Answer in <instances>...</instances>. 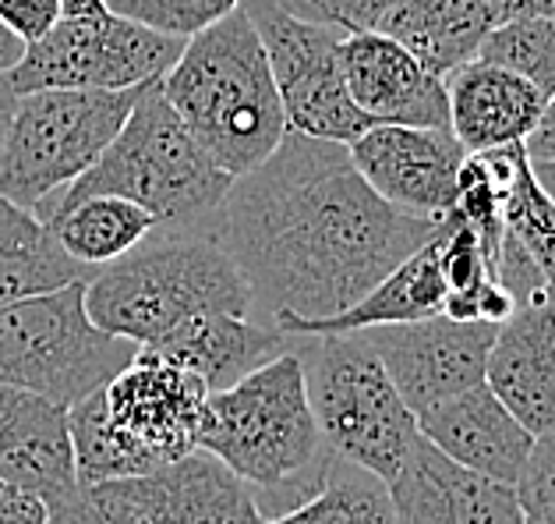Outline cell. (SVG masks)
<instances>
[{
    "label": "cell",
    "mask_w": 555,
    "mask_h": 524,
    "mask_svg": "<svg viewBox=\"0 0 555 524\" xmlns=\"http://www.w3.org/2000/svg\"><path fill=\"white\" fill-rule=\"evenodd\" d=\"M212 227L251 291V312L273 327L344 312L439 231L383 203L347 145L297 131L234 178Z\"/></svg>",
    "instance_id": "cell-1"
},
{
    "label": "cell",
    "mask_w": 555,
    "mask_h": 524,
    "mask_svg": "<svg viewBox=\"0 0 555 524\" xmlns=\"http://www.w3.org/2000/svg\"><path fill=\"white\" fill-rule=\"evenodd\" d=\"M198 450L212 453L245 482L262 517L305 503L326 482L336 453L311 414L294 347L206 397Z\"/></svg>",
    "instance_id": "cell-2"
},
{
    "label": "cell",
    "mask_w": 555,
    "mask_h": 524,
    "mask_svg": "<svg viewBox=\"0 0 555 524\" xmlns=\"http://www.w3.org/2000/svg\"><path fill=\"white\" fill-rule=\"evenodd\" d=\"M159 89L230 178L259 167L291 131L262 39L241 8L188 39Z\"/></svg>",
    "instance_id": "cell-3"
},
{
    "label": "cell",
    "mask_w": 555,
    "mask_h": 524,
    "mask_svg": "<svg viewBox=\"0 0 555 524\" xmlns=\"http://www.w3.org/2000/svg\"><path fill=\"white\" fill-rule=\"evenodd\" d=\"M206 397L198 375L134 352L111 383L67 408L78 482L142 478L198 450Z\"/></svg>",
    "instance_id": "cell-4"
},
{
    "label": "cell",
    "mask_w": 555,
    "mask_h": 524,
    "mask_svg": "<svg viewBox=\"0 0 555 524\" xmlns=\"http://www.w3.org/2000/svg\"><path fill=\"white\" fill-rule=\"evenodd\" d=\"M86 312L103 333L145 347L195 316L251 319V291L212 234L145 238L86 280Z\"/></svg>",
    "instance_id": "cell-5"
},
{
    "label": "cell",
    "mask_w": 555,
    "mask_h": 524,
    "mask_svg": "<svg viewBox=\"0 0 555 524\" xmlns=\"http://www.w3.org/2000/svg\"><path fill=\"white\" fill-rule=\"evenodd\" d=\"M230 184L234 178L212 164L153 78L96 167L64 188L53 209L89 195H117L142 206L156 227L184 231L216 220Z\"/></svg>",
    "instance_id": "cell-6"
},
{
    "label": "cell",
    "mask_w": 555,
    "mask_h": 524,
    "mask_svg": "<svg viewBox=\"0 0 555 524\" xmlns=\"http://www.w3.org/2000/svg\"><path fill=\"white\" fill-rule=\"evenodd\" d=\"M145 86L39 89L18 97L0 156V195L47 223L64 188L96 167L117 139Z\"/></svg>",
    "instance_id": "cell-7"
},
{
    "label": "cell",
    "mask_w": 555,
    "mask_h": 524,
    "mask_svg": "<svg viewBox=\"0 0 555 524\" xmlns=\"http://www.w3.org/2000/svg\"><path fill=\"white\" fill-rule=\"evenodd\" d=\"M308 405L326 447L347 464H358L386 486L400 472L417 439V419L403 405L386 366L361 333L297 337Z\"/></svg>",
    "instance_id": "cell-8"
},
{
    "label": "cell",
    "mask_w": 555,
    "mask_h": 524,
    "mask_svg": "<svg viewBox=\"0 0 555 524\" xmlns=\"http://www.w3.org/2000/svg\"><path fill=\"white\" fill-rule=\"evenodd\" d=\"M139 347L86 312V280L0 308V383L72 408L128 366Z\"/></svg>",
    "instance_id": "cell-9"
},
{
    "label": "cell",
    "mask_w": 555,
    "mask_h": 524,
    "mask_svg": "<svg viewBox=\"0 0 555 524\" xmlns=\"http://www.w3.org/2000/svg\"><path fill=\"white\" fill-rule=\"evenodd\" d=\"M241 11L262 39L291 131L350 145L372 128L344 82L340 39L347 33L297 15L287 0H245Z\"/></svg>",
    "instance_id": "cell-10"
},
{
    "label": "cell",
    "mask_w": 555,
    "mask_h": 524,
    "mask_svg": "<svg viewBox=\"0 0 555 524\" xmlns=\"http://www.w3.org/2000/svg\"><path fill=\"white\" fill-rule=\"evenodd\" d=\"M184 43L188 39L153 33L114 11L61 18L25 47L8 78L18 97L39 89H134L167 75Z\"/></svg>",
    "instance_id": "cell-11"
},
{
    "label": "cell",
    "mask_w": 555,
    "mask_h": 524,
    "mask_svg": "<svg viewBox=\"0 0 555 524\" xmlns=\"http://www.w3.org/2000/svg\"><path fill=\"white\" fill-rule=\"evenodd\" d=\"M499 322H456L450 316H431L400 327L358 330L386 366L403 405L422 419L442 400L485 383V361L495 341Z\"/></svg>",
    "instance_id": "cell-12"
},
{
    "label": "cell",
    "mask_w": 555,
    "mask_h": 524,
    "mask_svg": "<svg viewBox=\"0 0 555 524\" xmlns=\"http://www.w3.org/2000/svg\"><path fill=\"white\" fill-rule=\"evenodd\" d=\"M347 153L383 203L436 223L450 217L460 170L470 156L453 131L411 125H372Z\"/></svg>",
    "instance_id": "cell-13"
},
{
    "label": "cell",
    "mask_w": 555,
    "mask_h": 524,
    "mask_svg": "<svg viewBox=\"0 0 555 524\" xmlns=\"http://www.w3.org/2000/svg\"><path fill=\"white\" fill-rule=\"evenodd\" d=\"M340 68L350 100L372 125L450 131L446 82L397 39L383 33H347L340 39Z\"/></svg>",
    "instance_id": "cell-14"
},
{
    "label": "cell",
    "mask_w": 555,
    "mask_h": 524,
    "mask_svg": "<svg viewBox=\"0 0 555 524\" xmlns=\"http://www.w3.org/2000/svg\"><path fill=\"white\" fill-rule=\"evenodd\" d=\"M397 524H527L517 493L460 468L417 433L389 482Z\"/></svg>",
    "instance_id": "cell-15"
},
{
    "label": "cell",
    "mask_w": 555,
    "mask_h": 524,
    "mask_svg": "<svg viewBox=\"0 0 555 524\" xmlns=\"http://www.w3.org/2000/svg\"><path fill=\"white\" fill-rule=\"evenodd\" d=\"M0 482L39 496L47 510L78 486L64 405L0 383Z\"/></svg>",
    "instance_id": "cell-16"
},
{
    "label": "cell",
    "mask_w": 555,
    "mask_h": 524,
    "mask_svg": "<svg viewBox=\"0 0 555 524\" xmlns=\"http://www.w3.org/2000/svg\"><path fill=\"white\" fill-rule=\"evenodd\" d=\"M485 386L531 436L555 425V305H524L499 322Z\"/></svg>",
    "instance_id": "cell-17"
},
{
    "label": "cell",
    "mask_w": 555,
    "mask_h": 524,
    "mask_svg": "<svg viewBox=\"0 0 555 524\" xmlns=\"http://www.w3.org/2000/svg\"><path fill=\"white\" fill-rule=\"evenodd\" d=\"M417 433L460 468H470L503 486L517 482L534 443V436L513 419L485 383L425 411L417 419Z\"/></svg>",
    "instance_id": "cell-18"
},
{
    "label": "cell",
    "mask_w": 555,
    "mask_h": 524,
    "mask_svg": "<svg viewBox=\"0 0 555 524\" xmlns=\"http://www.w3.org/2000/svg\"><path fill=\"white\" fill-rule=\"evenodd\" d=\"M442 82L450 103V131L470 156L527 142L548 103L545 92H538L527 78L478 57L460 64Z\"/></svg>",
    "instance_id": "cell-19"
},
{
    "label": "cell",
    "mask_w": 555,
    "mask_h": 524,
    "mask_svg": "<svg viewBox=\"0 0 555 524\" xmlns=\"http://www.w3.org/2000/svg\"><path fill=\"white\" fill-rule=\"evenodd\" d=\"M294 337L276 327H262L241 316H195L178 330L164 333L159 341L139 347L159 361H170L202 380V386L216 394L245 380L248 372L262 369L266 361L291 352Z\"/></svg>",
    "instance_id": "cell-20"
},
{
    "label": "cell",
    "mask_w": 555,
    "mask_h": 524,
    "mask_svg": "<svg viewBox=\"0 0 555 524\" xmlns=\"http://www.w3.org/2000/svg\"><path fill=\"white\" fill-rule=\"evenodd\" d=\"M153 524H262L251 489L223 461L192 450L164 472L131 478Z\"/></svg>",
    "instance_id": "cell-21"
},
{
    "label": "cell",
    "mask_w": 555,
    "mask_h": 524,
    "mask_svg": "<svg viewBox=\"0 0 555 524\" xmlns=\"http://www.w3.org/2000/svg\"><path fill=\"white\" fill-rule=\"evenodd\" d=\"M442 227V223H439ZM446 277L439 263V231L436 238L408 255L397 270L383 277L378 284L344 312L330 319H283L276 322L287 337H319V333H358L375 327H400V322H417L442 316L446 302Z\"/></svg>",
    "instance_id": "cell-22"
},
{
    "label": "cell",
    "mask_w": 555,
    "mask_h": 524,
    "mask_svg": "<svg viewBox=\"0 0 555 524\" xmlns=\"http://www.w3.org/2000/svg\"><path fill=\"white\" fill-rule=\"evenodd\" d=\"M499 22L503 11L489 0H397L375 33L397 39L431 75L446 78L478 57L485 36Z\"/></svg>",
    "instance_id": "cell-23"
},
{
    "label": "cell",
    "mask_w": 555,
    "mask_h": 524,
    "mask_svg": "<svg viewBox=\"0 0 555 524\" xmlns=\"http://www.w3.org/2000/svg\"><path fill=\"white\" fill-rule=\"evenodd\" d=\"M92 273L96 270H86L57 245L43 220L0 195V308L78 284Z\"/></svg>",
    "instance_id": "cell-24"
},
{
    "label": "cell",
    "mask_w": 555,
    "mask_h": 524,
    "mask_svg": "<svg viewBox=\"0 0 555 524\" xmlns=\"http://www.w3.org/2000/svg\"><path fill=\"white\" fill-rule=\"evenodd\" d=\"M47 227L75 263H82L86 270H103L120 255L139 248L156 231V220L128 199L89 195L72 206H57Z\"/></svg>",
    "instance_id": "cell-25"
},
{
    "label": "cell",
    "mask_w": 555,
    "mask_h": 524,
    "mask_svg": "<svg viewBox=\"0 0 555 524\" xmlns=\"http://www.w3.org/2000/svg\"><path fill=\"white\" fill-rule=\"evenodd\" d=\"M262 524H397V510L383 478L333 457L326 482L305 503Z\"/></svg>",
    "instance_id": "cell-26"
},
{
    "label": "cell",
    "mask_w": 555,
    "mask_h": 524,
    "mask_svg": "<svg viewBox=\"0 0 555 524\" xmlns=\"http://www.w3.org/2000/svg\"><path fill=\"white\" fill-rule=\"evenodd\" d=\"M478 61L527 78L538 92H555V22L548 18H503L485 36Z\"/></svg>",
    "instance_id": "cell-27"
},
{
    "label": "cell",
    "mask_w": 555,
    "mask_h": 524,
    "mask_svg": "<svg viewBox=\"0 0 555 524\" xmlns=\"http://www.w3.org/2000/svg\"><path fill=\"white\" fill-rule=\"evenodd\" d=\"M503 231L517 238V245L531 255V263L545 277V294L555 305V203L538 184L531 164L503 195Z\"/></svg>",
    "instance_id": "cell-28"
},
{
    "label": "cell",
    "mask_w": 555,
    "mask_h": 524,
    "mask_svg": "<svg viewBox=\"0 0 555 524\" xmlns=\"http://www.w3.org/2000/svg\"><path fill=\"white\" fill-rule=\"evenodd\" d=\"M106 11L173 39H192L223 22L245 0H103Z\"/></svg>",
    "instance_id": "cell-29"
},
{
    "label": "cell",
    "mask_w": 555,
    "mask_h": 524,
    "mask_svg": "<svg viewBox=\"0 0 555 524\" xmlns=\"http://www.w3.org/2000/svg\"><path fill=\"white\" fill-rule=\"evenodd\" d=\"M50 524H153L134 496L131 478L78 482L61 503L50 507Z\"/></svg>",
    "instance_id": "cell-30"
},
{
    "label": "cell",
    "mask_w": 555,
    "mask_h": 524,
    "mask_svg": "<svg viewBox=\"0 0 555 524\" xmlns=\"http://www.w3.org/2000/svg\"><path fill=\"white\" fill-rule=\"evenodd\" d=\"M513 493L527 524H555V425L534 436Z\"/></svg>",
    "instance_id": "cell-31"
},
{
    "label": "cell",
    "mask_w": 555,
    "mask_h": 524,
    "mask_svg": "<svg viewBox=\"0 0 555 524\" xmlns=\"http://www.w3.org/2000/svg\"><path fill=\"white\" fill-rule=\"evenodd\" d=\"M305 18L336 25L340 33H375L397 0H287Z\"/></svg>",
    "instance_id": "cell-32"
},
{
    "label": "cell",
    "mask_w": 555,
    "mask_h": 524,
    "mask_svg": "<svg viewBox=\"0 0 555 524\" xmlns=\"http://www.w3.org/2000/svg\"><path fill=\"white\" fill-rule=\"evenodd\" d=\"M61 0H0V22L15 33L25 47L47 36L61 22Z\"/></svg>",
    "instance_id": "cell-33"
},
{
    "label": "cell",
    "mask_w": 555,
    "mask_h": 524,
    "mask_svg": "<svg viewBox=\"0 0 555 524\" xmlns=\"http://www.w3.org/2000/svg\"><path fill=\"white\" fill-rule=\"evenodd\" d=\"M0 524H50V510L39 496L0 482Z\"/></svg>",
    "instance_id": "cell-34"
},
{
    "label": "cell",
    "mask_w": 555,
    "mask_h": 524,
    "mask_svg": "<svg viewBox=\"0 0 555 524\" xmlns=\"http://www.w3.org/2000/svg\"><path fill=\"white\" fill-rule=\"evenodd\" d=\"M527 159L538 164V159H555V92L548 97L545 111H541V120L534 125V131L524 142Z\"/></svg>",
    "instance_id": "cell-35"
},
{
    "label": "cell",
    "mask_w": 555,
    "mask_h": 524,
    "mask_svg": "<svg viewBox=\"0 0 555 524\" xmlns=\"http://www.w3.org/2000/svg\"><path fill=\"white\" fill-rule=\"evenodd\" d=\"M15 106H18V92L11 86V78L0 72V156H4V139H8L11 117H15Z\"/></svg>",
    "instance_id": "cell-36"
},
{
    "label": "cell",
    "mask_w": 555,
    "mask_h": 524,
    "mask_svg": "<svg viewBox=\"0 0 555 524\" xmlns=\"http://www.w3.org/2000/svg\"><path fill=\"white\" fill-rule=\"evenodd\" d=\"M503 18H548V22H555V0H509Z\"/></svg>",
    "instance_id": "cell-37"
},
{
    "label": "cell",
    "mask_w": 555,
    "mask_h": 524,
    "mask_svg": "<svg viewBox=\"0 0 555 524\" xmlns=\"http://www.w3.org/2000/svg\"><path fill=\"white\" fill-rule=\"evenodd\" d=\"M22 53H25V43H22V39H18L15 33L8 29L4 22H0V72L8 75V72L22 61Z\"/></svg>",
    "instance_id": "cell-38"
},
{
    "label": "cell",
    "mask_w": 555,
    "mask_h": 524,
    "mask_svg": "<svg viewBox=\"0 0 555 524\" xmlns=\"http://www.w3.org/2000/svg\"><path fill=\"white\" fill-rule=\"evenodd\" d=\"M531 170H534L538 184L545 188V195L555 203V159H538V164H531Z\"/></svg>",
    "instance_id": "cell-39"
},
{
    "label": "cell",
    "mask_w": 555,
    "mask_h": 524,
    "mask_svg": "<svg viewBox=\"0 0 555 524\" xmlns=\"http://www.w3.org/2000/svg\"><path fill=\"white\" fill-rule=\"evenodd\" d=\"M489 4H492V8H499V11H503V15H506V4H509V0H489Z\"/></svg>",
    "instance_id": "cell-40"
}]
</instances>
